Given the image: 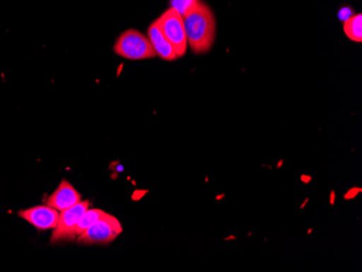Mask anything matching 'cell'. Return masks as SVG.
<instances>
[{
    "label": "cell",
    "mask_w": 362,
    "mask_h": 272,
    "mask_svg": "<svg viewBox=\"0 0 362 272\" xmlns=\"http://www.w3.org/2000/svg\"><path fill=\"white\" fill-rule=\"evenodd\" d=\"M187 42L195 54L209 52L216 38V20L211 8L199 0L197 5L182 16Z\"/></svg>",
    "instance_id": "6da1fadb"
},
{
    "label": "cell",
    "mask_w": 362,
    "mask_h": 272,
    "mask_svg": "<svg viewBox=\"0 0 362 272\" xmlns=\"http://www.w3.org/2000/svg\"><path fill=\"white\" fill-rule=\"evenodd\" d=\"M113 50L117 56L127 60H146L156 57L149 37L134 28L125 30L119 36Z\"/></svg>",
    "instance_id": "7a4b0ae2"
},
{
    "label": "cell",
    "mask_w": 362,
    "mask_h": 272,
    "mask_svg": "<svg viewBox=\"0 0 362 272\" xmlns=\"http://www.w3.org/2000/svg\"><path fill=\"white\" fill-rule=\"evenodd\" d=\"M156 21L162 30L163 35L165 36L172 45L177 57H184L188 48V42L182 16L176 10L170 8Z\"/></svg>",
    "instance_id": "3957f363"
},
{
    "label": "cell",
    "mask_w": 362,
    "mask_h": 272,
    "mask_svg": "<svg viewBox=\"0 0 362 272\" xmlns=\"http://www.w3.org/2000/svg\"><path fill=\"white\" fill-rule=\"evenodd\" d=\"M123 232L121 223L117 217L105 213V216L93 223L87 230L78 235V243L85 245L109 244Z\"/></svg>",
    "instance_id": "277c9868"
},
{
    "label": "cell",
    "mask_w": 362,
    "mask_h": 272,
    "mask_svg": "<svg viewBox=\"0 0 362 272\" xmlns=\"http://www.w3.org/2000/svg\"><path fill=\"white\" fill-rule=\"evenodd\" d=\"M90 203L88 201H81L78 204L71 207L69 210L63 211L59 216L58 225L52 233V243L64 242V241H72L76 235L77 223L81 219V215L84 214L89 208Z\"/></svg>",
    "instance_id": "5b68a950"
},
{
    "label": "cell",
    "mask_w": 362,
    "mask_h": 272,
    "mask_svg": "<svg viewBox=\"0 0 362 272\" xmlns=\"http://www.w3.org/2000/svg\"><path fill=\"white\" fill-rule=\"evenodd\" d=\"M18 215L40 230L56 228L60 216L58 211L49 205L30 207L28 210L20 211Z\"/></svg>",
    "instance_id": "8992f818"
},
{
    "label": "cell",
    "mask_w": 362,
    "mask_h": 272,
    "mask_svg": "<svg viewBox=\"0 0 362 272\" xmlns=\"http://www.w3.org/2000/svg\"><path fill=\"white\" fill-rule=\"evenodd\" d=\"M81 201V196L78 191L68 180L63 179L54 194L49 196L47 205L54 207V210L63 212L78 204Z\"/></svg>",
    "instance_id": "52a82bcc"
},
{
    "label": "cell",
    "mask_w": 362,
    "mask_h": 272,
    "mask_svg": "<svg viewBox=\"0 0 362 272\" xmlns=\"http://www.w3.org/2000/svg\"><path fill=\"white\" fill-rule=\"evenodd\" d=\"M148 37L151 42L156 56L160 57L163 60L168 61V62L178 59L174 48L168 42V38L163 35L162 30L158 28L156 21H154L148 28Z\"/></svg>",
    "instance_id": "ba28073f"
},
{
    "label": "cell",
    "mask_w": 362,
    "mask_h": 272,
    "mask_svg": "<svg viewBox=\"0 0 362 272\" xmlns=\"http://www.w3.org/2000/svg\"><path fill=\"white\" fill-rule=\"evenodd\" d=\"M344 33L349 40L356 42L362 40V14H353L349 19L344 21Z\"/></svg>",
    "instance_id": "9c48e42d"
},
{
    "label": "cell",
    "mask_w": 362,
    "mask_h": 272,
    "mask_svg": "<svg viewBox=\"0 0 362 272\" xmlns=\"http://www.w3.org/2000/svg\"><path fill=\"white\" fill-rule=\"evenodd\" d=\"M105 215V212H103V211L98 210V208L89 210L88 208L84 214L81 215V219H79L78 223H77L75 235L78 237L79 235L87 230L89 227L93 226V223L100 220Z\"/></svg>",
    "instance_id": "30bf717a"
},
{
    "label": "cell",
    "mask_w": 362,
    "mask_h": 272,
    "mask_svg": "<svg viewBox=\"0 0 362 272\" xmlns=\"http://www.w3.org/2000/svg\"><path fill=\"white\" fill-rule=\"evenodd\" d=\"M197 1L199 0H170V8L184 16L197 5Z\"/></svg>",
    "instance_id": "8fae6325"
},
{
    "label": "cell",
    "mask_w": 362,
    "mask_h": 272,
    "mask_svg": "<svg viewBox=\"0 0 362 272\" xmlns=\"http://www.w3.org/2000/svg\"><path fill=\"white\" fill-rule=\"evenodd\" d=\"M351 16H353V11H351V8L349 7L341 8L339 11V18L341 21H346V20L349 19Z\"/></svg>",
    "instance_id": "7c38bea8"
}]
</instances>
